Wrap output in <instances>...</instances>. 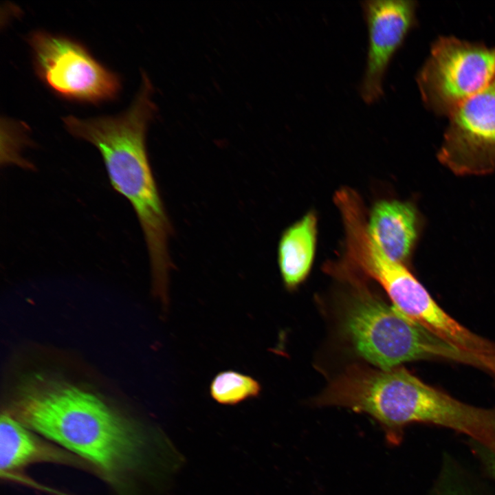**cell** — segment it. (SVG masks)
<instances>
[{
    "label": "cell",
    "instance_id": "1",
    "mask_svg": "<svg viewBox=\"0 0 495 495\" xmlns=\"http://www.w3.org/2000/svg\"><path fill=\"white\" fill-rule=\"evenodd\" d=\"M8 412L81 459L122 494L147 463L149 439L144 430L74 385L34 379L22 386Z\"/></svg>",
    "mask_w": 495,
    "mask_h": 495
},
{
    "label": "cell",
    "instance_id": "2",
    "mask_svg": "<svg viewBox=\"0 0 495 495\" xmlns=\"http://www.w3.org/2000/svg\"><path fill=\"white\" fill-rule=\"evenodd\" d=\"M153 93L151 82L143 72L138 94L124 113L89 119L69 116L63 122L73 136L99 151L113 188L133 206L148 250L153 293L164 300L168 298L173 267L168 247L172 226L146 152L147 128L157 111Z\"/></svg>",
    "mask_w": 495,
    "mask_h": 495
},
{
    "label": "cell",
    "instance_id": "3",
    "mask_svg": "<svg viewBox=\"0 0 495 495\" xmlns=\"http://www.w3.org/2000/svg\"><path fill=\"white\" fill-rule=\"evenodd\" d=\"M329 272L350 285L342 306L343 330L355 351L377 368L443 359L480 367L481 356L449 343L384 302L355 270L334 263Z\"/></svg>",
    "mask_w": 495,
    "mask_h": 495
},
{
    "label": "cell",
    "instance_id": "4",
    "mask_svg": "<svg viewBox=\"0 0 495 495\" xmlns=\"http://www.w3.org/2000/svg\"><path fill=\"white\" fill-rule=\"evenodd\" d=\"M345 258L364 277L377 282L402 314L455 346L477 355L489 354L495 344L474 333L447 314L406 267L392 260L363 228L351 232Z\"/></svg>",
    "mask_w": 495,
    "mask_h": 495
},
{
    "label": "cell",
    "instance_id": "5",
    "mask_svg": "<svg viewBox=\"0 0 495 495\" xmlns=\"http://www.w3.org/2000/svg\"><path fill=\"white\" fill-rule=\"evenodd\" d=\"M495 78V46L452 36L437 38L417 76L425 106L449 116Z\"/></svg>",
    "mask_w": 495,
    "mask_h": 495
},
{
    "label": "cell",
    "instance_id": "6",
    "mask_svg": "<svg viewBox=\"0 0 495 495\" xmlns=\"http://www.w3.org/2000/svg\"><path fill=\"white\" fill-rule=\"evenodd\" d=\"M40 78L56 94L72 100L98 102L115 98L120 80L78 42L38 31L29 37Z\"/></svg>",
    "mask_w": 495,
    "mask_h": 495
},
{
    "label": "cell",
    "instance_id": "7",
    "mask_svg": "<svg viewBox=\"0 0 495 495\" xmlns=\"http://www.w3.org/2000/svg\"><path fill=\"white\" fill-rule=\"evenodd\" d=\"M448 117L440 162L460 175L494 170L495 78Z\"/></svg>",
    "mask_w": 495,
    "mask_h": 495
},
{
    "label": "cell",
    "instance_id": "8",
    "mask_svg": "<svg viewBox=\"0 0 495 495\" xmlns=\"http://www.w3.org/2000/svg\"><path fill=\"white\" fill-rule=\"evenodd\" d=\"M366 24V62L360 94L367 104L384 94L388 67L416 23L417 2L412 0H368L361 3Z\"/></svg>",
    "mask_w": 495,
    "mask_h": 495
},
{
    "label": "cell",
    "instance_id": "9",
    "mask_svg": "<svg viewBox=\"0 0 495 495\" xmlns=\"http://www.w3.org/2000/svg\"><path fill=\"white\" fill-rule=\"evenodd\" d=\"M38 463H53L88 468L81 459L41 439L8 411L0 420L1 476L13 479L25 468Z\"/></svg>",
    "mask_w": 495,
    "mask_h": 495
},
{
    "label": "cell",
    "instance_id": "10",
    "mask_svg": "<svg viewBox=\"0 0 495 495\" xmlns=\"http://www.w3.org/2000/svg\"><path fill=\"white\" fill-rule=\"evenodd\" d=\"M367 220L368 232L375 244L392 260L405 265L418 238L415 207L407 201L381 199L374 204Z\"/></svg>",
    "mask_w": 495,
    "mask_h": 495
},
{
    "label": "cell",
    "instance_id": "11",
    "mask_svg": "<svg viewBox=\"0 0 495 495\" xmlns=\"http://www.w3.org/2000/svg\"><path fill=\"white\" fill-rule=\"evenodd\" d=\"M317 217L313 211L288 227L278 246V263L285 288L296 289L309 275L315 256Z\"/></svg>",
    "mask_w": 495,
    "mask_h": 495
},
{
    "label": "cell",
    "instance_id": "12",
    "mask_svg": "<svg viewBox=\"0 0 495 495\" xmlns=\"http://www.w3.org/2000/svg\"><path fill=\"white\" fill-rule=\"evenodd\" d=\"M261 391V385L257 380L232 370L218 373L209 386L210 397L217 403L227 406L256 398Z\"/></svg>",
    "mask_w": 495,
    "mask_h": 495
},
{
    "label": "cell",
    "instance_id": "13",
    "mask_svg": "<svg viewBox=\"0 0 495 495\" xmlns=\"http://www.w3.org/2000/svg\"><path fill=\"white\" fill-rule=\"evenodd\" d=\"M484 459L490 472L495 477V456L485 450L483 452Z\"/></svg>",
    "mask_w": 495,
    "mask_h": 495
}]
</instances>
